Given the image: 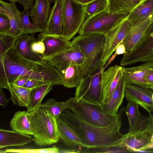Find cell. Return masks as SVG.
<instances>
[{
  "mask_svg": "<svg viewBox=\"0 0 153 153\" xmlns=\"http://www.w3.org/2000/svg\"><path fill=\"white\" fill-rule=\"evenodd\" d=\"M57 77L56 68L47 60L37 62L21 56L14 45L0 57V88L7 89L18 79H37L54 83Z\"/></svg>",
  "mask_w": 153,
  "mask_h": 153,
  "instance_id": "1",
  "label": "cell"
},
{
  "mask_svg": "<svg viewBox=\"0 0 153 153\" xmlns=\"http://www.w3.org/2000/svg\"><path fill=\"white\" fill-rule=\"evenodd\" d=\"M71 127L81 139L83 147L87 149H104L118 147L126 134L120 131L122 116L106 126L100 127L88 123L66 109L59 117Z\"/></svg>",
  "mask_w": 153,
  "mask_h": 153,
  "instance_id": "2",
  "label": "cell"
},
{
  "mask_svg": "<svg viewBox=\"0 0 153 153\" xmlns=\"http://www.w3.org/2000/svg\"><path fill=\"white\" fill-rule=\"evenodd\" d=\"M71 42L79 46L85 57L84 76L93 74L100 68H103L102 60L105 35L97 33L79 35L73 37Z\"/></svg>",
  "mask_w": 153,
  "mask_h": 153,
  "instance_id": "3",
  "label": "cell"
},
{
  "mask_svg": "<svg viewBox=\"0 0 153 153\" xmlns=\"http://www.w3.org/2000/svg\"><path fill=\"white\" fill-rule=\"evenodd\" d=\"M28 117L36 145L45 146L59 141L60 138L57 120L45 108L41 106L36 109L28 111Z\"/></svg>",
  "mask_w": 153,
  "mask_h": 153,
  "instance_id": "4",
  "label": "cell"
},
{
  "mask_svg": "<svg viewBox=\"0 0 153 153\" xmlns=\"http://www.w3.org/2000/svg\"><path fill=\"white\" fill-rule=\"evenodd\" d=\"M67 108L79 118L90 124L100 127L109 125L122 116L126 108L123 107L119 113L112 115L105 113L101 105L92 103L82 100H77L71 97L65 102Z\"/></svg>",
  "mask_w": 153,
  "mask_h": 153,
  "instance_id": "5",
  "label": "cell"
},
{
  "mask_svg": "<svg viewBox=\"0 0 153 153\" xmlns=\"http://www.w3.org/2000/svg\"><path fill=\"white\" fill-rule=\"evenodd\" d=\"M63 33L70 41L78 32L85 19V5L74 0H62Z\"/></svg>",
  "mask_w": 153,
  "mask_h": 153,
  "instance_id": "6",
  "label": "cell"
},
{
  "mask_svg": "<svg viewBox=\"0 0 153 153\" xmlns=\"http://www.w3.org/2000/svg\"><path fill=\"white\" fill-rule=\"evenodd\" d=\"M129 13H109L107 10L87 19L78 33L79 35L93 33L106 35L119 24Z\"/></svg>",
  "mask_w": 153,
  "mask_h": 153,
  "instance_id": "7",
  "label": "cell"
},
{
  "mask_svg": "<svg viewBox=\"0 0 153 153\" xmlns=\"http://www.w3.org/2000/svg\"><path fill=\"white\" fill-rule=\"evenodd\" d=\"M100 68L93 74L84 76L76 87L75 98L92 103L101 105L102 102V75Z\"/></svg>",
  "mask_w": 153,
  "mask_h": 153,
  "instance_id": "8",
  "label": "cell"
},
{
  "mask_svg": "<svg viewBox=\"0 0 153 153\" xmlns=\"http://www.w3.org/2000/svg\"><path fill=\"white\" fill-rule=\"evenodd\" d=\"M153 28V13L147 17L131 24L122 42L126 53L140 45L151 33Z\"/></svg>",
  "mask_w": 153,
  "mask_h": 153,
  "instance_id": "9",
  "label": "cell"
},
{
  "mask_svg": "<svg viewBox=\"0 0 153 153\" xmlns=\"http://www.w3.org/2000/svg\"><path fill=\"white\" fill-rule=\"evenodd\" d=\"M128 16L105 35L106 42L102 60L103 68L117 47L122 42L128 31L131 23L128 19Z\"/></svg>",
  "mask_w": 153,
  "mask_h": 153,
  "instance_id": "10",
  "label": "cell"
},
{
  "mask_svg": "<svg viewBox=\"0 0 153 153\" xmlns=\"http://www.w3.org/2000/svg\"><path fill=\"white\" fill-rule=\"evenodd\" d=\"M72 47L59 54L53 56L47 61L61 73L69 65L72 64L83 65L84 56L79 46L72 44Z\"/></svg>",
  "mask_w": 153,
  "mask_h": 153,
  "instance_id": "11",
  "label": "cell"
},
{
  "mask_svg": "<svg viewBox=\"0 0 153 153\" xmlns=\"http://www.w3.org/2000/svg\"><path fill=\"white\" fill-rule=\"evenodd\" d=\"M37 38L44 42L45 50L42 60H48L51 58L71 48L72 45L70 41L62 36L39 34Z\"/></svg>",
  "mask_w": 153,
  "mask_h": 153,
  "instance_id": "12",
  "label": "cell"
},
{
  "mask_svg": "<svg viewBox=\"0 0 153 153\" xmlns=\"http://www.w3.org/2000/svg\"><path fill=\"white\" fill-rule=\"evenodd\" d=\"M149 89L134 84H127L125 89L126 100L135 102L151 114L153 113V91Z\"/></svg>",
  "mask_w": 153,
  "mask_h": 153,
  "instance_id": "13",
  "label": "cell"
},
{
  "mask_svg": "<svg viewBox=\"0 0 153 153\" xmlns=\"http://www.w3.org/2000/svg\"><path fill=\"white\" fill-rule=\"evenodd\" d=\"M127 102L125 112L129 124V131L127 134L129 136L140 133L145 129L149 123V117L142 114L137 104L132 101Z\"/></svg>",
  "mask_w": 153,
  "mask_h": 153,
  "instance_id": "14",
  "label": "cell"
},
{
  "mask_svg": "<svg viewBox=\"0 0 153 153\" xmlns=\"http://www.w3.org/2000/svg\"><path fill=\"white\" fill-rule=\"evenodd\" d=\"M123 75L122 67L118 65L111 66L103 72L102 78L103 100L102 104L108 103L111 95Z\"/></svg>",
  "mask_w": 153,
  "mask_h": 153,
  "instance_id": "15",
  "label": "cell"
},
{
  "mask_svg": "<svg viewBox=\"0 0 153 153\" xmlns=\"http://www.w3.org/2000/svg\"><path fill=\"white\" fill-rule=\"evenodd\" d=\"M123 74L127 84H134L145 88H149L145 77L153 70V61L145 62L139 66L131 67H122Z\"/></svg>",
  "mask_w": 153,
  "mask_h": 153,
  "instance_id": "16",
  "label": "cell"
},
{
  "mask_svg": "<svg viewBox=\"0 0 153 153\" xmlns=\"http://www.w3.org/2000/svg\"><path fill=\"white\" fill-rule=\"evenodd\" d=\"M43 32L46 34L62 36L63 21L62 0H57L51 8L48 21Z\"/></svg>",
  "mask_w": 153,
  "mask_h": 153,
  "instance_id": "17",
  "label": "cell"
},
{
  "mask_svg": "<svg viewBox=\"0 0 153 153\" xmlns=\"http://www.w3.org/2000/svg\"><path fill=\"white\" fill-rule=\"evenodd\" d=\"M127 83L123 74L116 88L111 95L108 102L101 105L104 111L108 114L115 115L118 112L125 96V89Z\"/></svg>",
  "mask_w": 153,
  "mask_h": 153,
  "instance_id": "18",
  "label": "cell"
},
{
  "mask_svg": "<svg viewBox=\"0 0 153 153\" xmlns=\"http://www.w3.org/2000/svg\"><path fill=\"white\" fill-rule=\"evenodd\" d=\"M34 140L29 135L18 131L0 129V148L13 146H22Z\"/></svg>",
  "mask_w": 153,
  "mask_h": 153,
  "instance_id": "19",
  "label": "cell"
},
{
  "mask_svg": "<svg viewBox=\"0 0 153 153\" xmlns=\"http://www.w3.org/2000/svg\"><path fill=\"white\" fill-rule=\"evenodd\" d=\"M150 137L148 128L143 131L137 134L126 137L118 145V147L126 148L130 152H134L142 149L148 144Z\"/></svg>",
  "mask_w": 153,
  "mask_h": 153,
  "instance_id": "20",
  "label": "cell"
},
{
  "mask_svg": "<svg viewBox=\"0 0 153 153\" xmlns=\"http://www.w3.org/2000/svg\"><path fill=\"white\" fill-rule=\"evenodd\" d=\"M50 5L49 0H35L29 11L32 22L44 28L50 13Z\"/></svg>",
  "mask_w": 153,
  "mask_h": 153,
  "instance_id": "21",
  "label": "cell"
},
{
  "mask_svg": "<svg viewBox=\"0 0 153 153\" xmlns=\"http://www.w3.org/2000/svg\"><path fill=\"white\" fill-rule=\"evenodd\" d=\"M22 12L13 2L0 0V13L6 15L10 22L11 29L8 33L18 36L19 33V21Z\"/></svg>",
  "mask_w": 153,
  "mask_h": 153,
  "instance_id": "22",
  "label": "cell"
},
{
  "mask_svg": "<svg viewBox=\"0 0 153 153\" xmlns=\"http://www.w3.org/2000/svg\"><path fill=\"white\" fill-rule=\"evenodd\" d=\"M62 84L68 88L76 87L84 76V69L82 64L69 65L61 73Z\"/></svg>",
  "mask_w": 153,
  "mask_h": 153,
  "instance_id": "23",
  "label": "cell"
},
{
  "mask_svg": "<svg viewBox=\"0 0 153 153\" xmlns=\"http://www.w3.org/2000/svg\"><path fill=\"white\" fill-rule=\"evenodd\" d=\"M57 128L59 138L66 146L71 147H83L80 138L75 131L59 117L57 120Z\"/></svg>",
  "mask_w": 153,
  "mask_h": 153,
  "instance_id": "24",
  "label": "cell"
},
{
  "mask_svg": "<svg viewBox=\"0 0 153 153\" xmlns=\"http://www.w3.org/2000/svg\"><path fill=\"white\" fill-rule=\"evenodd\" d=\"M32 34L22 35L18 36L14 47L17 52L23 57L38 62L43 60L40 56L33 53L30 50V45L35 39Z\"/></svg>",
  "mask_w": 153,
  "mask_h": 153,
  "instance_id": "25",
  "label": "cell"
},
{
  "mask_svg": "<svg viewBox=\"0 0 153 153\" xmlns=\"http://www.w3.org/2000/svg\"><path fill=\"white\" fill-rule=\"evenodd\" d=\"M53 85L51 83H42L32 89L30 94V101L27 111H33L39 107L42 100L52 89Z\"/></svg>",
  "mask_w": 153,
  "mask_h": 153,
  "instance_id": "26",
  "label": "cell"
},
{
  "mask_svg": "<svg viewBox=\"0 0 153 153\" xmlns=\"http://www.w3.org/2000/svg\"><path fill=\"white\" fill-rule=\"evenodd\" d=\"M10 125L13 131L33 135V131L28 118L27 111L16 112L10 121Z\"/></svg>",
  "mask_w": 153,
  "mask_h": 153,
  "instance_id": "27",
  "label": "cell"
},
{
  "mask_svg": "<svg viewBox=\"0 0 153 153\" xmlns=\"http://www.w3.org/2000/svg\"><path fill=\"white\" fill-rule=\"evenodd\" d=\"M32 89L19 86L14 84H11L7 89L9 91L10 95L9 99L15 105L27 108L29 103Z\"/></svg>",
  "mask_w": 153,
  "mask_h": 153,
  "instance_id": "28",
  "label": "cell"
},
{
  "mask_svg": "<svg viewBox=\"0 0 153 153\" xmlns=\"http://www.w3.org/2000/svg\"><path fill=\"white\" fill-rule=\"evenodd\" d=\"M107 10L110 13H129L140 3V0H107Z\"/></svg>",
  "mask_w": 153,
  "mask_h": 153,
  "instance_id": "29",
  "label": "cell"
},
{
  "mask_svg": "<svg viewBox=\"0 0 153 153\" xmlns=\"http://www.w3.org/2000/svg\"><path fill=\"white\" fill-rule=\"evenodd\" d=\"M153 13V0H146L140 3L128 14L131 24L143 19Z\"/></svg>",
  "mask_w": 153,
  "mask_h": 153,
  "instance_id": "30",
  "label": "cell"
},
{
  "mask_svg": "<svg viewBox=\"0 0 153 153\" xmlns=\"http://www.w3.org/2000/svg\"><path fill=\"white\" fill-rule=\"evenodd\" d=\"M29 9L24 8L22 12L19 21V36L33 34L37 32H43L44 29L37 24L32 22L29 19Z\"/></svg>",
  "mask_w": 153,
  "mask_h": 153,
  "instance_id": "31",
  "label": "cell"
},
{
  "mask_svg": "<svg viewBox=\"0 0 153 153\" xmlns=\"http://www.w3.org/2000/svg\"><path fill=\"white\" fill-rule=\"evenodd\" d=\"M107 10V0H94L85 5L86 19Z\"/></svg>",
  "mask_w": 153,
  "mask_h": 153,
  "instance_id": "32",
  "label": "cell"
},
{
  "mask_svg": "<svg viewBox=\"0 0 153 153\" xmlns=\"http://www.w3.org/2000/svg\"><path fill=\"white\" fill-rule=\"evenodd\" d=\"M41 106L47 110L57 120L61 113L67 108L66 102H57L54 99L49 98Z\"/></svg>",
  "mask_w": 153,
  "mask_h": 153,
  "instance_id": "33",
  "label": "cell"
},
{
  "mask_svg": "<svg viewBox=\"0 0 153 153\" xmlns=\"http://www.w3.org/2000/svg\"><path fill=\"white\" fill-rule=\"evenodd\" d=\"M17 36L8 33H0V57L14 45Z\"/></svg>",
  "mask_w": 153,
  "mask_h": 153,
  "instance_id": "34",
  "label": "cell"
},
{
  "mask_svg": "<svg viewBox=\"0 0 153 153\" xmlns=\"http://www.w3.org/2000/svg\"><path fill=\"white\" fill-rule=\"evenodd\" d=\"M5 151L6 153L14 152L20 153H59V149L55 146L52 147L38 149H7Z\"/></svg>",
  "mask_w": 153,
  "mask_h": 153,
  "instance_id": "35",
  "label": "cell"
},
{
  "mask_svg": "<svg viewBox=\"0 0 153 153\" xmlns=\"http://www.w3.org/2000/svg\"><path fill=\"white\" fill-rule=\"evenodd\" d=\"M31 52L34 54L40 56L42 59L45 50L44 43L40 39L36 38L33 41L30 45Z\"/></svg>",
  "mask_w": 153,
  "mask_h": 153,
  "instance_id": "36",
  "label": "cell"
},
{
  "mask_svg": "<svg viewBox=\"0 0 153 153\" xmlns=\"http://www.w3.org/2000/svg\"><path fill=\"white\" fill-rule=\"evenodd\" d=\"M11 29L10 20L6 15L0 13V33H8Z\"/></svg>",
  "mask_w": 153,
  "mask_h": 153,
  "instance_id": "37",
  "label": "cell"
},
{
  "mask_svg": "<svg viewBox=\"0 0 153 153\" xmlns=\"http://www.w3.org/2000/svg\"><path fill=\"white\" fill-rule=\"evenodd\" d=\"M149 120L147 126L150 135V140L149 143L142 149H153V114H149Z\"/></svg>",
  "mask_w": 153,
  "mask_h": 153,
  "instance_id": "38",
  "label": "cell"
},
{
  "mask_svg": "<svg viewBox=\"0 0 153 153\" xmlns=\"http://www.w3.org/2000/svg\"><path fill=\"white\" fill-rule=\"evenodd\" d=\"M42 83L43 82L40 80L29 79L27 80L23 87L32 89L36 87Z\"/></svg>",
  "mask_w": 153,
  "mask_h": 153,
  "instance_id": "39",
  "label": "cell"
},
{
  "mask_svg": "<svg viewBox=\"0 0 153 153\" xmlns=\"http://www.w3.org/2000/svg\"><path fill=\"white\" fill-rule=\"evenodd\" d=\"M145 79L148 88L153 90V70L149 72L146 74Z\"/></svg>",
  "mask_w": 153,
  "mask_h": 153,
  "instance_id": "40",
  "label": "cell"
},
{
  "mask_svg": "<svg viewBox=\"0 0 153 153\" xmlns=\"http://www.w3.org/2000/svg\"><path fill=\"white\" fill-rule=\"evenodd\" d=\"M34 0H18L17 2L21 4L24 8H31L33 5Z\"/></svg>",
  "mask_w": 153,
  "mask_h": 153,
  "instance_id": "41",
  "label": "cell"
},
{
  "mask_svg": "<svg viewBox=\"0 0 153 153\" xmlns=\"http://www.w3.org/2000/svg\"><path fill=\"white\" fill-rule=\"evenodd\" d=\"M9 101V99L7 100L6 98L2 88H0V105L4 108L7 106Z\"/></svg>",
  "mask_w": 153,
  "mask_h": 153,
  "instance_id": "42",
  "label": "cell"
},
{
  "mask_svg": "<svg viewBox=\"0 0 153 153\" xmlns=\"http://www.w3.org/2000/svg\"><path fill=\"white\" fill-rule=\"evenodd\" d=\"M115 51L117 55L124 54L126 53L125 47L123 42L121 43L117 46Z\"/></svg>",
  "mask_w": 153,
  "mask_h": 153,
  "instance_id": "43",
  "label": "cell"
},
{
  "mask_svg": "<svg viewBox=\"0 0 153 153\" xmlns=\"http://www.w3.org/2000/svg\"><path fill=\"white\" fill-rule=\"evenodd\" d=\"M28 79L26 78H20L16 80L14 84L19 86L23 87Z\"/></svg>",
  "mask_w": 153,
  "mask_h": 153,
  "instance_id": "44",
  "label": "cell"
},
{
  "mask_svg": "<svg viewBox=\"0 0 153 153\" xmlns=\"http://www.w3.org/2000/svg\"><path fill=\"white\" fill-rule=\"evenodd\" d=\"M117 55L115 52L107 60L106 63L105 64L103 68V71H104L105 69L108 66V65L111 63L112 61L116 57Z\"/></svg>",
  "mask_w": 153,
  "mask_h": 153,
  "instance_id": "45",
  "label": "cell"
},
{
  "mask_svg": "<svg viewBox=\"0 0 153 153\" xmlns=\"http://www.w3.org/2000/svg\"><path fill=\"white\" fill-rule=\"evenodd\" d=\"M76 2L83 5H85L94 0H74Z\"/></svg>",
  "mask_w": 153,
  "mask_h": 153,
  "instance_id": "46",
  "label": "cell"
},
{
  "mask_svg": "<svg viewBox=\"0 0 153 153\" xmlns=\"http://www.w3.org/2000/svg\"><path fill=\"white\" fill-rule=\"evenodd\" d=\"M76 153L77 152L75 150L71 149H63L61 150H59V153Z\"/></svg>",
  "mask_w": 153,
  "mask_h": 153,
  "instance_id": "47",
  "label": "cell"
},
{
  "mask_svg": "<svg viewBox=\"0 0 153 153\" xmlns=\"http://www.w3.org/2000/svg\"><path fill=\"white\" fill-rule=\"evenodd\" d=\"M50 4H51V3H54L57 0H49Z\"/></svg>",
  "mask_w": 153,
  "mask_h": 153,
  "instance_id": "48",
  "label": "cell"
},
{
  "mask_svg": "<svg viewBox=\"0 0 153 153\" xmlns=\"http://www.w3.org/2000/svg\"><path fill=\"white\" fill-rule=\"evenodd\" d=\"M10 1L11 2H13L15 3L16 2H17L18 0H8Z\"/></svg>",
  "mask_w": 153,
  "mask_h": 153,
  "instance_id": "49",
  "label": "cell"
},
{
  "mask_svg": "<svg viewBox=\"0 0 153 153\" xmlns=\"http://www.w3.org/2000/svg\"><path fill=\"white\" fill-rule=\"evenodd\" d=\"M146 0H140V3H142Z\"/></svg>",
  "mask_w": 153,
  "mask_h": 153,
  "instance_id": "50",
  "label": "cell"
},
{
  "mask_svg": "<svg viewBox=\"0 0 153 153\" xmlns=\"http://www.w3.org/2000/svg\"><path fill=\"white\" fill-rule=\"evenodd\" d=\"M152 101L153 102V93H152Z\"/></svg>",
  "mask_w": 153,
  "mask_h": 153,
  "instance_id": "51",
  "label": "cell"
}]
</instances>
